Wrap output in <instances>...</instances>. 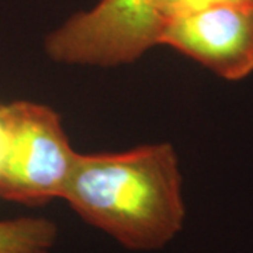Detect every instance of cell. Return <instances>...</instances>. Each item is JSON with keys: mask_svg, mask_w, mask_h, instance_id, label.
<instances>
[{"mask_svg": "<svg viewBox=\"0 0 253 253\" xmlns=\"http://www.w3.org/2000/svg\"><path fill=\"white\" fill-rule=\"evenodd\" d=\"M62 200L86 224L136 252L165 248L186 219L177 155L163 142L76 154Z\"/></svg>", "mask_w": 253, "mask_h": 253, "instance_id": "1", "label": "cell"}, {"mask_svg": "<svg viewBox=\"0 0 253 253\" xmlns=\"http://www.w3.org/2000/svg\"><path fill=\"white\" fill-rule=\"evenodd\" d=\"M0 120L9 136L0 166V199L41 206L62 199L76 151L51 107L18 100L0 104Z\"/></svg>", "mask_w": 253, "mask_h": 253, "instance_id": "2", "label": "cell"}, {"mask_svg": "<svg viewBox=\"0 0 253 253\" xmlns=\"http://www.w3.org/2000/svg\"><path fill=\"white\" fill-rule=\"evenodd\" d=\"M159 0H100L68 18L45 38L46 55L59 63L113 68L135 62L159 45Z\"/></svg>", "mask_w": 253, "mask_h": 253, "instance_id": "3", "label": "cell"}, {"mask_svg": "<svg viewBox=\"0 0 253 253\" xmlns=\"http://www.w3.org/2000/svg\"><path fill=\"white\" fill-rule=\"evenodd\" d=\"M159 45L172 46L226 81L253 72V3L211 6L166 23Z\"/></svg>", "mask_w": 253, "mask_h": 253, "instance_id": "4", "label": "cell"}, {"mask_svg": "<svg viewBox=\"0 0 253 253\" xmlns=\"http://www.w3.org/2000/svg\"><path fill=\"white\" fill-rule=\"evenodd\" d=\"M58 239L54 221L20 217L0 221V253H51Z\"/></svg>", "mask_w": 253, "mask_h": 253, "instance_id": "5", "label": "cell"}, {"mask_svg": "<svg viewBox=\"0 0 253 253\" xmlns=\"http://www.w3.org/2000/svg\"><path fill=\"white\" fill-rule=\"evenodd\" d=\"M235 1H246V0H159L158 17L163 30L165 24L174 18L208 9L211 6H217L222 3H235Z\"/></svg>", "mask_w": 253, "mask_h": 253, "instance_id": "6", "label": "cell"}, {"mask_svg": "<svg viewBox=\"0 0 253 253\" xmlns=\"http://www.w3.org/2000/svg\"><path fill=\"white\" fill-rule=\"evenodd\" d=\"M7 145H9V136H7V131L4 128L3 121L0 120V166L4 161V156L7 152Z\"/></svg>", "mask_w": 253, "mask_h": 253, "instance_id": "7", "label": "cell"}, {"mask_svg": "<svg viewBox=\"0 0 253 253\" xmlns=\"http://www.w3.org/2000/svg\"><path fill=\"white\" fill-rule=\"evenodd\" d=\"M249 1H252V3H253V0H249Z\"/></svg>", "mask_w": 253, "mask_h": 253, "instance_id": "8", "label": "cell"}]
</instances>
